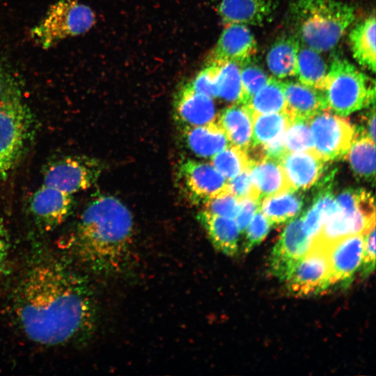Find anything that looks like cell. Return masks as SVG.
<instances>
[{"label":"cell","instance_id":"34","mask_svg":"<svg viewBox=\"0 0 376 376\" xmlns=\"http://www.w3.org/2000/svg\"><path fill=\"white\" fill-rule=\"evenodd\" d=\"M284 144L288 152L314 150L310 119L297 118L291 120L285 132Z\"/></svg>","mask_w":376,"mask_h":376},{"label":"cell","instance_id":"14","mask_svg":"<svg viewBox=\"0 0 376 376\" xmlns=\"http://www.w3.org/2000/svg\"><path fill=\"white\" fill-rule=\"evenodd\" d=\"M375 226V216H369L360 210L350 212L337 207L323 223L312 243L329 247L347 236L366 234Z\"/></svg>","mask_w":376,"mask_h":376},{"label":"cell","instance_id":"41","mask_svg":"<svg viewBox=\"0 0 376 376\" xmlns=\"http://www.w3.org/2000/svg\"><path fill=\"white\" fill-rule=\"evenodd\" d=\"M260 201L251 198H244L241 200V209L235 219L240 233L245 231L252 217L260 208Z\"/></svg>","mask_w":376,"mask_h":376},{"label":"cell","instance_id":"15","mask_svg":"<svg viewBox=\"0 0 376 376\" xmlns=\"http://www.w3.org/2000/svg\"><path fill=\"white\" fill-rule=\"evenodd\" d=\"M72 203L73 197L41 184L31 197L30 210L37 222L48 230L65 221Z\"/></svg>","mask_w":376,"mask_h":376},{"label":"cell","instance_id":"21","mask_svg":"<svg viewBox=\"0 0 376 376\" xmlns=\"http://www.w3.org/2000/svg\"><path fill=\"white\" fill-rule=\"evenodd\" d=\"M197 219L216 249L229 256L237 254L240 233L234 219L212 214L203 210L198 214Z\"/></svg>","mask_w":376,"mask_h":376},{"label":"cell","instance_id":"32","mask_svg":"<svg viewBox=\"0 0 376 376\" xmlns=\"http://www.w3.org/2000/svg\"><path fill=\"white\" fill-rule=\"evenodd\" d=\"M216 65H218L217 97L238 104L241 95L240 65L233 62Z\"/></svg>","mask_w":376,"mask_h":376},{"label":"cell","instance_id":"36","mask_svg":"<svg viewBox=\"0 0 376 376\" xmlns=\"http://www.w3.org/2000/svg\"><path fill=\"white\" fill-rule=\"evenodd\" d=\"M272 226V223L259 208L245 230L246 235L242 248L243 252L249 253L255 246L260 243L268 234Z\"/></svg>","mask_w":376,"mask_h":376},{"label":"cell","instance_id":"33","mask_svg":"<svg viewBox=\"0 0 376 376\" xmlns=\"http://www.w3.org/2000/svg\"><path fill=\"white\" fill-rule=\"evenodd\" d=\"M252 58L240 65L241 95L238 104L244 105L249 103L269 79L265 71L253 63Z\"/></svg>","mask_w":376,"mask_h":376},{"label":"cell","instance_id":"28","mask_svg":"<svg viewBox=\"0 0 376 376\" xmlns=\"http://www.w3.org/2000/svg\"><path fill=\"white\" fill-rule=\"evenodd\" d=\"M359 180L374 185L375 180V141L367 137L356 139L345 155Z\"/></svg>","mask_w":376,"mask_h":376},{"label":"cell","instance_id":"1","mask_svg":"<svg viewBox=\"0 0 376 376\" xmlns=\"http://www.w3.org/2000/svg\"><path fill=\"white\" fill-rule=\"evenodd\" d=\"M14 311L25 336L47 346L84 339L96 322L88 281L53 257L38 259L27 269L15 292Z\"/></svg>","mask_w":376,"mask_h":376},{"label":"cell","instance_id":"23","mask_svg":"<svg viewBox=\"0 0 376 376\" xmlns=\"http://www.w3.org/2000/svg\"><path fill=\"white\" fill-rule=\"evenodd\" d=\"M217 122L224 130L231 145L245 151L251 143L252 115L246 105L234 104L224 109Z\"/></svg>","mask_w":376,"mask_h":376},{"label":"cell","instance_id":"10","mask_svg":"<svg viewBox=\"0 0 376 376\" xmlns=\"http://www.w3.org/2000/svg\"><path fill=\"white\" fill-rule=\"evenodd\" d=\"M98 170L91 162L77 157L55 161L45 170L42 185L70 197L88 189L96 180Z\"/></svg>","mask_w":376,"mask_h":376},{"label":"cell","instance_id":"39","mask_svg":"<svg viewBox=\"0 0 376 376\" xmlns=\"http://www.w3.org/2000/svg\"><path fill=\"white\" fill-rule=\"evenodd\" d=\"M363 276L369 275L375 266V228L372 227L365 234L363 258L361 261Z\"/></svg>","mask_w":376,"mask_h":376},{"label":"cell","instance_id":"7","mask_svg":"<svg viewBox=\"0 0 376 376\" xmlns=\"http://www.w3.org/2000/svg\"><path fill=\"white\" fill-rule=\"evenodd\" d=\"M314 150L325 162L345 157L356 139L354 127L346 119L322 111L310 119Z\"/></svg>","mask_w":376,"mask_h":376},{"label":"cell","instance_id":"29","mask_svg":"<svg viewBox=\"0 0 376 376\" xmlns=\"http://www.w3.org/2000/svg\"><path fill=\"white\" fill-rule=\"evenodd\" d=\"M285 105L283 82L270 77L246 106L253 115L284 112Z\"/></svg>","mask_w":376,"mask_h":376},{"label":"cell","instance_id":"20","mask_svg":"<svg viewBox=\"0 0 376 376\" xmlns=\"http://www.w3.org/2000/svg\"><path fill=\"white\" fill-rule=\"evenodd\" d=\"M250 176L260 200L293 189L280 162L276 159L264 158L251 163Z\"/></svg>","mask_w":376,"mask_h":376},{"label":"cell","instance_id":"4","mask_svg":"<svg viewBox=\"0 0 376 376\" xmlns=\"http://www.w3.org/2000/svg\"><path fill=\"white\" fill-rule=\"evenodd\" d=\"M322 92L326 111L343 116L375 104L374 80L346 59L332 61Z\"/></svg>","mask_w":376,"mask_h":376},{"label":"cell","instance_id":"3","mask_svg":"<svg viewBox=\"0 0 376 376\" xmlns=\"http://www.w3.org/2000/svg\"><path fill=\"white\" fill-rule=\"evenodd\" d=\"M288 14L294 35L318 52L334 47L355 18L353 6L336 0H297Z\"/></svg>","mask_w":376,"mask_h":376},{"label":"cell","instance_id":"30","mask_svg":"<svg viewBox=\"0 0 376 376\" xmlns=\"http://www.w3.org/2000/svg\"><path fill=\"white\" fill-rule=\"evenodd\" d=\"M253 135L251 146L268 143L285 132L291 120L285 112L253 114Z\"/></svg>","mask_w":376,"mask_h":376},{"label":"cell","instance_id":"16","mask_svg":"<svg viewBox=\"0 0 376 376\" xmlns=\"http://www.w3.org/2000/svg\"><path fill=\"white\" fill-rule=\"evenodd\" d=\"M279 0H216V10L226 24L262 25L270 19Z\"/></svg>","mask_w":376,"mask_h":376},{"label":"cell","instance_id":"24","mask_svg":"<svg viewBox=\"0 0 376 376\" xmlns=\"http://www.w3.org/2000/svg\"><path fill=\"white\" fill-rule=\"evenodd\" d=\"M300 43L299 40L292 35L279 38L271 46L266 61L269 70L276 77L284 79L296 75Z\"/></svg>","mask_w":376,"mask_h":376},{"label":"cell","instance_id":"19","mask_svg":"<svg viewBox=\"0 0 376 376\" xmlns=\"http://www.w3.org/2000/svg\"><path fill=\"white\" fill-rule=\"evenodd\" d=\"M285 105L284 112L290 120L301 118L311 119L315 114L327 110L325 97L322 91L299 81H284Z\"/></svg>","mask_w":376,"mask_h":376},{"label":"cell","instance_id":"17","mask_svg":"<svg viewBox=\"0 0 376 376\" xmlns=\"http://www.w3.org/2000/svg\"><path fill=\"white\" fill-rule=\"evenodd\" d=\"M324 161L314 150L288 152L280 163L293 189H306L316 184L324 172Z\"/></svg>","mask_w":376,"mask_h":376},{"label":"cell","instance_id":"2","mask_svg":"<svg viewBox=\"0 0 376 376\" xmlns=\"http://www.w3.org/2000/svg\"><path fill=\"white\" fill-rule=\"evenodd\" d=\"M134 240L129 210L117 198L101 196L84 210L72 234L71 246L78 260L91 272L117 276L131 263Z\"/></svg>","mask_w":376,"mask_h":376},{"label":"cell","instance_id":"11","mask_svg":"<svg viewBox=\"0 0 376 376\" xmlns=\"http://www.w3.org/2000/svg\"><path fill=\"white\" fill-rule=\"evenodd\" d=\"M179 176L189 198L205 203L226 190L228 181L212 164L188 159L179 169Z\"/></svg>","mask_w":376,"mask_h":376},{"label":"cell","instance_id":"31","mask_svg":"<svg viewBox=\"0 0 376 376\" xmlns=\"http://www.w3.org/2000/svg\"><path fill=\"white\" fill-rule=\"evenodd\" d=\"M211 162L227 180L233 178L251 166L246 151L231 144L211 157Z\"/></svg>","mask_w":376,"mask_h":376},{"label":"cell","instance_id":"26","mask_svg":"<svg viewBox=\"0 0 376 376\" xmlns=\"http://www.w3.org/2000/svg\"><path fill=\"white\" fill-rule=\"evenodd\" d=\"M300 190L290 189L262 199L260 210L272 225L285 223L295 218L304 205Z\"/></svg>","mask_w":376,"mask_h":376},{"label":"cell","instance_id":"37","mask_svg":"<svg viewBox=\"0 0 376 376\" xmlns=\"http://www.w3.org/2000/svg\"><path fill=\"white\" fill-rule=\"evenodd\" d=\"M217 70V65L205 63V67L189 83L195 91L211 98L217 97L218 94Z\"/></svg>","mask_w":376,"mask_h":376},{"label":"cell","instance_id":"9","mask_svg":"<svg viewBox=\"0 0 376 376\" xmlns=\"http://www.w3.org/2000/svg\"><path fill=\"white\" fill-rule=\"evenodd\" d=\"M311 244L312 239L304 230L301 216H297L290 221L272 249L269 257L272 274L285 281Z\"/></svg>","mask_w":376,"mask_h":376},{"label":"cell","instance_id":"35","mask_svg":"<svg viewBox=\"0 0 376 376\" xmlns=\"http://www.w3.org/2000/svg\"><path fill=\"white\" fill-rule=\"evenodd\" d=\"M204 210L212 214L235 219L241 209V200L226 190L204 203Z\"/></svg>","mask_w":376,"mask_h":376},{"label":"cell","instance_id":"22","mask_svg":"<svg viewBox=\"0 0 376 376\" xmlns=\"http://www.w3.org/2000/svg\"><path fill=\"white\" fill-rule=\"evenodd\" d=\"M183 136L188 148L202 157H211L229 145L226 134L217 120L184 127Z\"/></svg>","mask_w":376,"mask_h":376},{"label":"cell","instance_id":"5","mask_svg":"<svg viewBox=\"0 0 376 376\" xmlns=\"http://www.w3.org/2000/svg\"><path fill=\"white\" fill-rule=\"evenodd\" d=\"M95 24L93 10L77 0H58L31 31L33 40L49 49L69 37L82 35Z\"/></svg>","mask_w":376,"mask_h":376},{"label":"cell","instance_id":"42","mask_svg":"<svg viewBox=\"0 0 376 376\" xmlns=\"http://www.w3.org/2000/svg\"><path fill=\"white\" fill-rule=\"evenodd\" d=\"M10 249L8 232L0 220V275L8 270V259Z\"/></svg>","mask_w":376,"mask_h":376},{"label":"cell","instance_id":"8","mask_svg":"<svg viewBox=\"0 0 376 376\" xmlns=\"http://www.w3.org/2000/svg\"><path fill=\"white\" fill-rule=\"evenodd\" d=\"M329 249L330 246L312 243L310 249L285 281L290 294L305 297L329 289Z\"/></svg>","mask_w":376,"mask_h":376},{"label":"cell","instance_id":"18","mask_svg":"<svg viewBox=\"0 0 376 376\" xmlns=\"http://www.w3.org/2000/svg\"><path fill=\"white\" fill-rule=\"evenodd\" d=\"M174 109L175 118L183 127L204 125L215 118L212 98L195 91L189 82L177 92Z\"/></svg>","mask_w":376,"mask_h":376},{"label":"cell","instance_id":"38","mask_svg":"<svg viewBox=\"0 0 376 376\" xmlns=\"http://www.w3.org/2000/svg\"><path fill=\"white\" fill-rule=\"evenodd\" d=\"M228 188L230 193L240 200L251 198L260 201L251 182L250 167L228 180Z\"/></svg>","mask_w":376,"mask_h":376},{"label":"cell","instance_id":"13","mask_svg":"<svg viewBox=\"0 0 376 376\" xmlns=\"http://www.w3.org/2000/svg\"><path fill=\"white\" fill-rule=\"evenodd\" d=\"M365 234L343 237L330 246L329 288L335 285L347 287L361 267Z\"/></svg>","mask_w":376,"mask_h":376},{"label":"cell","instance_id":"40","mask_svg":"<svg viewBox=\"0 0 376 376\" xmlns=\"http://www.w3.org/2000/svg\"><path fill=\"white\" fill-rule=\"evenodd\" d=\"M369 109L361 113L358 119V123L353 125L355 130L356 139L367 137L375 141V104L368 107Z\"/></svg>","mask_w":376,"mask_h":376},{"label":"cell","instance_id":"27","mask_svg":"<svg viewBox=\"0 0 376 376\" xmlns=\"http://www.w3.org/2000/svg\"><path fill=\"white\" fill-rule=\"evenodd\" d=\"M328 69L319 52L301 43L297 52L296 75L299 81L323 91Z\"/></svg>","mask_w":376,"mask_h":376},{"label":"cell","instance_id":"6","mask_svg":"<svg viewBox=\"0 0 376 376\" xmlns=\"http://www.w3.org/2000/svg\"><path fill=\"white\" fill-rule=\"evenodd\" d=\"M30 114L22 99L0 107V179L13 169L25 147Z\"/></svg>","mask_w":376,"mask_h":376},{"label":"cell","instance_id":"12","mask_svg":"<svg viewBox=\"0 0 376 376\" xmlns=\"http://www.w3.org/2000/svg\"><path fill=\"white\" fill-rule=\"evenodd\" d=\"M257 43L251 30L243 24H226L214 47L206 58V63L233 62L241 65L253 57Z\"/></svg>","mask_w":376,"mask_h":376},{"label":"cell","instance_id":"25","mask_svg":"<svg viewBox=\"0 0 376 376\" xmlns=\"http://www.w3.org/2000/svg\"><path fill=\"white\" fill-rule=\"evenodd\" d=\"M375 17L369 16L351 31L349 40L353 56L357 63L373 72L375 71Z\"/></svg>","mask_w":376,"mask_h":376}]
</instances>
